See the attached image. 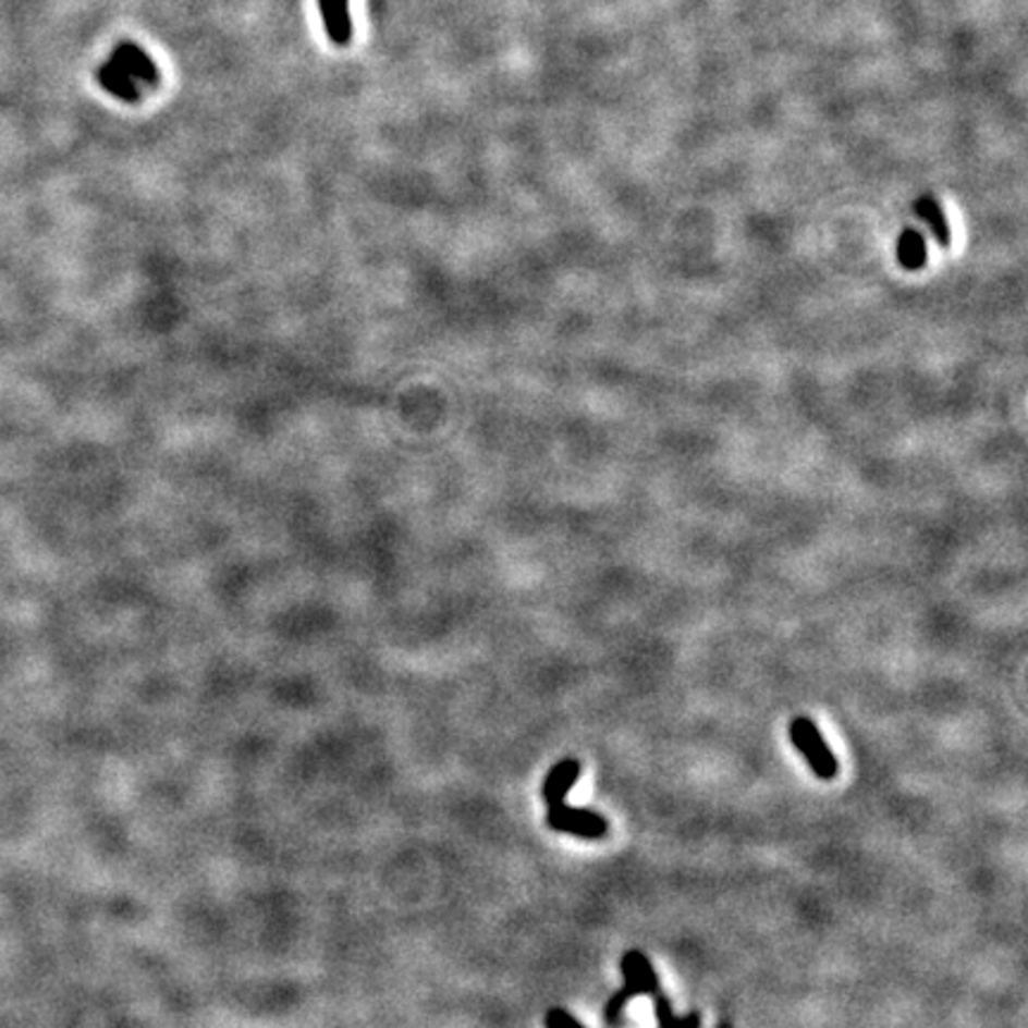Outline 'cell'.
I'll list each match as a JSON object with an SVG mask.
<instances>
[{
  "mask_svg": "<svg viewBox=\"0 0 1028 1028\" xmlns=\"http://www.w3.org/2000/svg\"><path fill=\"white\" fill-rule=\"evenodd\" d=\"M791 741L795 748L805 755L809 769H812L819 779L831 781L839 776V760H835V755L831 752L812 719L795 717L791 722Z\"/></svg>",
  "mask_w": 1028,
  "mask_h": 1028,
  "instance_id": "6da1fadb",
  "label": "cell"
},
{
  "mask_svg": "<svg viewBox=\"0 0 1028 1028\" xmlns=\"http://www.w3.org/2000/svg\"><path fill=\"white\" fill-rule=\"evenodd\" d=\"M548 827L558 833H572L578 835V839H590L598 841L608 833V821L598 812H590V809L584 807H570V805H552L548 812Z\"/></svg>",
  "mask_w": 1028,
  "mask_h": 1028,
  "instance_id": "7a4b0ae2",
  "label": "cell"
},
{
  "mask_svg": "<svg viewBox=\"0 0 1028 1028\" xmlns=\"http://www.w3.org/2000/svg\"><path fill=\"white\" fill-rule=\"evenodd\" d=\"M110 60L114 64H120V68L128 76H132L134 82H140L146 86H158L160 84V72L156 68V62L148 58V53L144 48H138L134 44H120L118 48L112 50Z\"/></svg>",
  "mask_w": 1028,
  "mask_h": 1028,
  "instance_id": "3957f363",
  "label": "cell"
},
{
  "mask_svg": "<svg viewBox=\"0 0 1028 1028\" xmlns=\"http://www.w3.org/2000/svg\"><path fill=\"white\" fill-rule=\"evenodd\" d=\"M622 974L624 986L632 988L636 995H658L660 979L654 974L650 959L640 953V950H628L622 957Z\"/></svg>",
  "mask_w": 1028,
  "mask_h": 1028,
  "instance_id": "277c9868",
  "label": "cell"
},
{
  "mask_svg": "<svg viewBox=\"0 0 1028 1028\" xmlns=\"http://www.w3.org/2000/svg\"><path fill=\"white\" fill-rule=\"evenodd\" d=\"M578 776H582V762L574 760V757H564L562 762H558L548 771V776L543 781V800L548 807L560 805L567 798L570 791L576 786Z\"/></svg>",
  "mask_w": 1028,
  "mask_h": 1028,
  "instance_id": "5b68a950",
  "label": "cell"
},
{
  "mask_svg": "<svg viewBox=\"0 0 1028 1028\" xmlns=\"http://www.w3.org/2000/svg\"><path fill=\"white\" fill-rule=\"evenodd\" d=\"M325 29L336 46H345L353 38V20L348 0H317Z\"/></svg>",
  "mask_w": 1028,
  "mask_h": 1028,
  "instance_id": "8992f818",
  "label": "cell"
},
{
  "mask_svg": "<svg viewBox=\"0 0 1028 1028\" xmlns=\"http://www.w3.org/2000/svg\"><path fill=\"white\" fill-rule=\"evenodd\" d=\"M96 79L114 98L126 100V102H136L140 98L138 82H134L132 76H128L120 64H114L112 60L100 64V68L96 70Z\"/></svg>",
  "mask_w": 1028,
  "mask_h": 1028,
  "instance_id": "52a82bcc",
  "label": "cell"
},
{
  "mask_svg": "<svg viewBox=\"0 0 1028 1028\" xmlns=\"http://www.w3.org/2000/svg\"><path fill=\"white\" fill-rule=\"evenodd\" d=\"M915 210L923 217V220H927V222L931 224L935 238L941 241L943 246H947L950 231H947V222H945V215H943V210H941V205H938L931 196H923V198L917 200Z\"/></svg>",
  "mask_w": 1028,
  "mask_h": 1028,
  "instance_id": "ba28073f",
  "label": "cell"
},
{
  "mask_svg": "<svg viewBox=\"0 0 1028 1028\" xmlns=\"http://www.w3.org/2000/svg\"><path fill=\"white\" fill-rule=\"evenodd\" d=\"M634 998H638L632 988L628 986H622L620 991H616L610 1000H608V1005H605V1021L610 1028H620L624 1024V1009L628 1002H632Z\"/></svg>",
  "mask_w": 1028,
  "mask_h": 1028,
  "instance_id": "9c48e42d",
  "label": "cell"
},
{
  "mask_svg": "<svg viewBox=\"0 0 1028 1028\" xmlns=\"http://www.w3.org/2000/svg\"><path fill=\"white\" fill-rule=\"evenodd\" d=\"M900 248H903V262L907 267H919L923 260V241L915 231H905L903 241H900Z\"/></svg>",
  "mask_w": 1028,
  "mask_h": 1028,
  "instance_id": "30bf717a",
  "label": "cell"
},
{
  "mask_svg": "<svg viewBox=\"0 0 1028 1028\" xmlns=\"http://www.w3.org/2000/svg\"><path fill=\"white\" fill-rule=\"evenodd\" d=\"M546 1026H548V1028H584L582 1021L574 1019L572 1014H567V1012L560 1009V1007L550 1009V1012L546 1014Z\"/></svg>",
  "mask_w": 1028,
  "mask_h": 1028,
  "instance_id": "8fae6325",
  "label": "cell"
}]
</instances>
